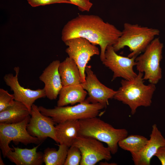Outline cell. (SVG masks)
<instances>
[{"instance_id": "obj_24", "label": "cell", "mask_w": 165, "mask_h": 165, "mask_svg": "<svg viewBox=\"0 0 165 165\" xmlns=\"http://www.w3.org/2000/svg\"><path fill=\"white\" fill-rule=\"evenodd\" d=\"M15 101L13 94H10L4 89H0V112L13 105Z\"/></svg>"}, {"instance_id": "obj_23", "label": "cell", "mask_w": 165, "mask_h": 165, "mask_svg": "<svg viewBox=\"0 0 165 165\" xmlns=\"http://www.w3.org/2000/svg\"><path fill=\"white\" fill-rule=\"evenodd\" d=\"M82 159L81 152L76 146L72 145L68 148L64 165H79Z\"/></svg>"}, {"instance_id": "obj_27", "label": "cell", "mask_w": 165, "mask_h": 165, "mask_svg": "<svg viewBox=\"0 0 165 165\" xmlns=\"http://www.w3.org/2000/svg\"><path fill=\"white\" fill-rule=\"evenodd\" d=\"M155 156L159 160L162 165H165V146L159 148Z\"/></svg>"}, {"instance_id": "obj_15", "label": "cell", "mask_w": 165, "mask_h": 165, "mask_svg": "<svg viewBox=\"0 0 165 165\" xmlns=\"http://www.w3.org/2000/svg\"><path fill=\"white\" fill-rule=\"evenodd\" d=\"M60 62L58 60L53 61L39 77L40 80L44 84L46 97L50 100L57 99L63 87L58 71Z\"/></svg>"}, {"instance_id": "obj_4", "label": "cell", "mask_w": 165, "mask_h": 165, "mask_svg": "<svg viewBox=\"0 0 165 165\" xmlns=\"http://www.w3.org/2000/svg\"><path fill=\"white\" fill-rule=\"evenodd\" d=\"M79 134L90 137L105 143L112 154L118 152V143L127 136L125 129H116L97 116L79 120Z\"/></svg>"}, {"instance_id": "obj_10", "label": "cell", "mask_w": 165, "mask_h": 165, "mask_svg": "<svg viewBox=\"0 0 165 165\" xmlns=\"http://www.w3.org/2000/svg\"><path fill=\"white\" fill-rule=\"evenodd\" d=\"M137 57L131 58L118 54L112 46H108L106 50L105 59L103 64L113 73L112 80L118 77L130 80L137 75L134 71L133 67L136 65Z\"/></svg>"}, {"instance_id": "obj_14", "label": "cell", "mask_w": 165, "mask_h": 165, "mask_svg": "<svg viewBox=\"0 0 165 165\" xmlns=\"http://www.w3.org/2000/svg\"><path fill=\"white\" fill-rule=\"evenodd\" d=\"M165 146V138L154 124L150 135V139L144 148L137 154L131 155L132 160L135 165H149L151 160L155 156L158 149Z\"/></svg>"}, {"instance_id": "obj_22", "label": "cell", "mask_w": 165, "mask_h": 165, "mask_svg": "<svg viewBox=\"0 0 165 165\" xmlns=\"http://www.w3.org/2000/svg\"><path fill=\"white\" fill-rule=\"evenodd\" d=\"M148 139L143 136L131 134L119 141L118 146L123 149L130 152L131 155L140 151L147 143Z\"/></svg>"}, {"instance_id": "obj_13", "label": "cell", "mask_w": 165, "mask_h": 165, "mask_svg": "<svg viewBox=\"0 0 165 165\" xmlns=\"http://www.w3.org/2000/svg\"><path fill=\"white\" fill-rule=\"evenodd\" d=\"M15 75L11 73L6 74L3 79L6 84L9 87L13 92L15 100L21 102L28 108L31 113V107L37 99L46 97L44 88L32 90L22 86L19 83L18 75L19 71L18 67L14 68Z\"/></svg>"}, {"instance_id": "obj_8", "label": "cell", "mask_w": 165, "mask_h": 165, "mask_svg": "<svg viewBox=\"0 0 165 165\" xmlns=\"http://www.w3.org/2000/svg\"><path fill=\"white\" fill-rule=\"evenodd\" d=\"M68 46L65 52L68 57L72 59L77 65L82 83L85 81V69L92 57L100 54L98 47L85 38L76 37L64 42Z\"/></svg>"}, {"instance_id": "obj_19", "label": "cell", "mask_w": 165, "mask_h": 165, "mask_svg": "<svg viewBox=\"0 0 165 165\" xmlns=\"http://www.w3.org/2000/svg\"><path fill=\"white\" fill-rule=\"evenodd\" d=\"M58 71L63 87L82 83L78 67L75 61L69 57L60 62Z\"/></svg>"}, {"instance_id": "obj_26", "label": "cell", "mask_w": 165, "mask_h": 165, "mask_svg": "<svg viewBox=\"0 0 165 165\" xmlns=\"http://www.w3.org/2000/svg\"><path fill=\"white\" fill-rule=\"evenodd\" d=\"M72 4L78 6L79 10L82 12H89L93 6V4L90 0H68Z\"/></svg>"}, {"instance_id": "obj_2", "label": "cell", "mask_w": 165, "mask_h": 165, "mask_svg": "<svg viewBox=\"0 0 165 165\" xmlns=\"http://www.w3.org/2000/svg\"><path fill=\"white\" fill-rule=\"evenodd\" d=\"M143 73L138 72L137 76L130 80L122 79L121 86L116 91L113 98L128 105L132 115L140 106L148 107L152 103L155 84H144Z\"/></svg>"}, {"instance_id": "obj_9", "label": "cell", "mask_w": 165, "mask_h": 165, "mask_svg": "<svg viewBox=\"0 0 165 165\" xmlns=\"http://www.w3.org/2000/svg\"><path fill=\"white\" fill-rule=\"evenodd\" d=\"M95 138L79 135L72 145L78 147L82 155L80 165H94L102 160L112 157L109 148Z\"/></svg>"}, {"instance_id": "obj_17", "label": "cell", "mask_w": 165, "mask_h": 165, "mask_svg": "<svg viewBox=\"0 0 165 165\" xmlns=\"http://www.w3.org/2000/svg\"><path fill=\"white\" fill-rule=\"evenodd\" d=\"M80 127L78 120H68L57 124L55 134L58 143L70 147L79 134Z\"/></svg>"}, {"instance_id": "obj_25", "label": "cell", "mask_w": 165, "mask_h": 165, "mask_svg": "<svg viewBox=\"0 0 165 165\" xmlns=\"http://www.w3.org/2000/svg\"><path fill=\"white\" fill-rule=\"evenodd\" d=\"M28 4L32 7H36L55 3H66L72 4L68 0H27Z\"/></svg>"}, {"instance_id": "obj_7", "label": "cell", "mask_w": 165, "mask_h": 165, "mask_svg": "<svg viewBox=\"0 0 165 165\" xmlns=\"http://www.w3.org/2000/svg\"><path fill=\"white\" fill-rule=\"evenodd\" d=\"M30 118L29 116L23 121L16 123H0V148L4 158L6 157L9 151L13 150L9 145L12 141L25 145L41 144L38 138L31 135L27 130Z\"/></svg>"}, {"instance_id": "obj_12", "label": "cell", "mask_w": 165, "mask_h": 165, "mask_svg": "<svg viewBox=\"0 0 165 165\" xmlns=\"http://www.w3.org/2000/svg\"><path fill=\"white\" fill-rule=\"evenodd\" d=\"M85 73V81L81 83L88 94L85 100L90 103H100L106 107L108 104V100L113 98L116 91L102 84L92 70L90 66H86Z\"/></svg>"}, {"instance_id": "obj_1", "label": "cell", "mask_w": 165, "mask_h": 165, "mask_svg": "<svg viewBox=\"0 0 165 165\" xmlns=\"http://www.w3.org/2000/svg\"><path fill=\"white\" fill-rule=\"evenodd\" d=\"M121 34L122 31L114 25L105 22L98 16L79 15L64 26L61 39L64 42L70 39L81 37L94 45H99L101 49L100 58L102 62L107 47L113 46Z\"/></svg>"}, {"instance_id": "obj_5", "label": "cell", "mask_w": 165, "mask_h": 165, "mask_svg": "<svg viewBox=\"0 0 165 165\" xmlns=\"http://www.w3.org/2000/svg\"><path fill=\"white\" fill-rule=\"evenodd\" d=\"M43 115L52 118L55 124L68 120H78L97 116L101 109L105 108L101 104L83 102L72 106H55L53 108L38 107Z\"/></svg>"}, {"instance_id": "obj_3", "label": "cell", "mask_w": 165, "mask_h": 165, "mask_svg": "<svg viewBox=\"0 0 165 165\" xmlns=\"http://www.w3.org/2000/svg\"><path fill=\"white\" fill-rule=\"evenodd\" d=\"M160 33L157 29L125 23L121 35L113 46L116 52L127 46L131 52L128 57H137Z\"/></svg>"}, {"instance_id": "obj_21", "label": "cell", "mask_w": 165, "mask_h": 165, "mask_svg": "<svg viewBox=\"0 0 165 165\" xmlns=\"http://www.w3.org/2000/svg\"><path fill=\"white\" fill-rule=\"evenodd\" d=\"M57 150L53 148H47L44 151L43 160L46 165H64L69 147L59 144Z\"/></svg>"}, {"instance_id": "obj_20", "label": "cell", "mask_w": 165, "mask_h": 165, "mask_svg": "<svg viewBox=\"0 0 165 165\" xmlns=\"http://www.w3.org/2000/svg\"><path fill=\"white\" fill-rule=\"evenodd\" d=\"M30 115V112L23 104L15 101L13 105L0 112V123H19Z\"/></svg>"}, {"instance_id": "obj_11", "label": "cell", "mask_w": 165, "mask_h": 165, "mask_svg": "<svg viewBox=\"0 0 165 165\" xmlns=\"http://www.w3.org/2000/svg\"><path fill=\"white\" fill-rule=\"evenodd\" d=\"M30 118L27 130L32 136L42 142L50 138L58 143L55 134L56 124L52 118L42 114L38 107L33 104L31 107Z\"/></svg>"}, {"instance_id": "obj_28", "label": "cell", "mask_w": 165, "mask_h": 165, "mask_svg": "<svg viewBox=\"0 0 165 165\" xmlns=\"http://www.w3.org/2000/svg\"><path fill=\"white\" fill-rule=\"evenodd\" d=\"M99 164L101 165H117V164L114 163H108L107 162H101L99 163Z\"/></svg>"}, {"instance_id": "obj_29", "label": "cell", "mask_w": 165, "mask_h": 165, "mask_svg": "<svg viewBox=\"0 0 165 165\" xmlns=\"http://www.w3.org/2000/svg\"><path fill=\"white\" fill-rule=\"evenodd\" d=\"M0 165H5L4 163L3 160L2 159L1 156V154H0Z\"/></svg>"}, {"instance_id": "obj_6", "label": "cell", "mask_w": 165, "mask_h": 165, "mask_svg": "<svg viewBox=\"0 0 165 165\" xmlns=\"http://www.w3.org/2000/svg\"><path fill=\"white\" fill-rule=\"evenodd\" d=\"M163 47L159 38H155L144 51L135 59L136 66L138 72L144 73V80L156 84L161 79L160 62L162 58Z\"/></svg>"}, {"instance_id": "obj_18", "label": "cell", "mask_w": 165, "mask_h": 165, "mask_svg": "<svg viewBox=\"0 0 165 165\" xmlns=\"http://www.w3.org/2000/svg\"><path fill=\"white\" fill-rule=\"evenodd\" d=\"M87 94L81 83L79 84L62 87L59 93L57 106H66L70 104L84 101Z\"/></svg>"}, {"instance_id": "obj_16", "label": "cell", "mask_w": 165, "mask_h": 165, "mask_svg": "<svg viewBox=\"0 0 165 165\" xmlns=\"http://www.w3.org/2000/svg\"><path fill=\"white\" fill-rule=\"evenodd\" d=\"M40 144L32 148H22L12 145L13 150L9 151L7 157L16 165H41L43 162V153L37 152Z\"/></svg>"}]
</instances>
